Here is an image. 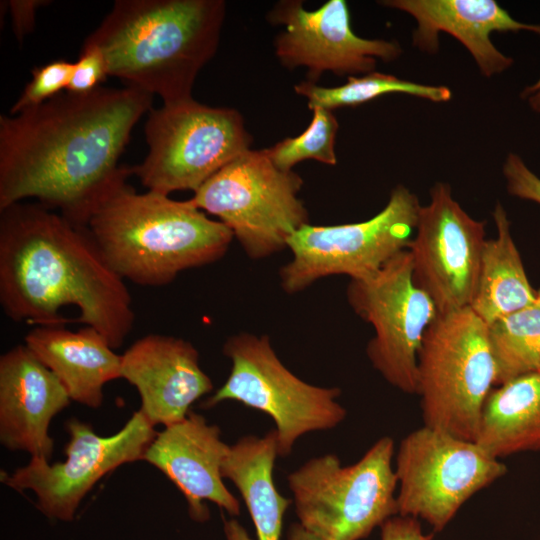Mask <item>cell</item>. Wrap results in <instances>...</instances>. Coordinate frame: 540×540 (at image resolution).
<instances>
[{
  "label": "cell",
  "mask_w": 540,
  "mask_h": 540,
  "mask_svg": "<svg viewBox=\"0 0 540 540\" xmlns=\"http://www.w3.org/2000/svg\"><path fill=\"white\" fill-rule=\"evenodd\" d=\"M153 96L100 86L62 92L15 115L0 116V210L34 198L86 226L97 202L125 172L119 159Z\"/></svg>",
  "instance_id": "6da1fadb"
},
{
  "label": "cell",
  "mask_w": 540,
  "mask_h": 540,
  "mask_svg": "<svg viewBox=\"0 0 540 540\" xmlns=\"http://www.w3.org/2000/svg\"><path fill=\"white\" fill-rule=\"evenodd\" d=\"M0 304L15 322L66 326L62 313L97 330L113 349L132 331L135 312L125 281L108 265L86 226L39 203L0 210Z\"/></svg>",
  "instance_id": "7a4b0ae2"
},
{
  "label": "cell",
  "mask_w": 540,
  "mask_h": 540,
  "mask_svg": "<svg viewBox=\"0 0 540 540\" xmlns=\"http://www.w3.org/2000/svg\"><path fill=\"white\" fill-rule=\"evenodd\" d=\"M128 166L95 205L86 227L108 265L125 281L160 287L179 273L214 263L227 252L232 232L190 199L137 193Z\"/></svg>",
  "instance_id": "3957f363"
},
{
  "label": "cell",
  "mask_w": 540,
  "mask_h": 540,
  "mask_svg": "<svg viewBox=\"0 0 540 540\" xmlns=\"http://www.w3.org/2000/svg\"><path fill=\"white\" fill-rule=\"evenodd\" d=\"M222 0H117L85 39L103 53L108 75L163 104L192 98L194 81L219 45Z\"/></svg>",
  "instance_id": "277c9868"
},
{
  "label": "cell",
  "mask_w": 540,
  "mask_h": 540,
  "mask_svg": "<svg viewBox=\"0 0 540 540\" xmlns=\"http://www.w3.org/2000/svg\"><path fill=\"white\" fill-rule=\"evenodd\" d=\"M394 441L378 439L354 464L325 454L292 471L288 486L299 524L320 540H361L398 515Z\"/></svg>",
  "instance_id": "5b68a950"
},
{
  "label": "cell",
  "mask_w": 540,
  "mask_h": 540,
  "mask_svg": "<svg viewBox=\"0 0 540 540\" xmlns=\"http://www.w3.org/2000/svg\"><path fill=\"white\" fill-rule=\"evenodd\" d=\"M496 380L487 325L470 307L438 313L418 354L424 425L475 441Z\"/></svg>",
  "instance_id": "8992f818"
},
{
  "label": "cell",
  "mask_w": 540,
  "mask_h": 540,
  "mask_svg": "<svg viewBox=\"0 0 540 540\" xmlns=\"http://www.w3.org/2000/svg\"><path fill=\"white\" fill-rule=\"evenodd\" d=\"M302 178L277 168L266 149H249L229 162L193 194L190 201L223 223L248 256L260 259L287 247V240L309 223L298 193Z\"/></svg>",
  "instance_id": "52a82bcc"
},
{
  "label": "cell",
  "mask_w": 540,
  "mask_h": 540,
  "mask_svg": "<svg viewBox=\"0 0 540 540\" xmlns=\"http://www.w3.org/2000/svg\"><path fill=\"white\" fill-rule=\"evenodd\" d=\"M148 153L131 167L148 191L168 195L195 192L211 176L245 151L252 137L241 114L189 98L148 112Z\"/></svg>",
  "instance_id": "ba28073f"
},
{
  "label": "cell",
  "mask_w": 540,
  "mask_h": 540,
  "mask_svg": "<svg viewBox=\"0 0 540 540\" xmlns=\"http://www.w3.org/2000/svg\"><path fill=\"white\" fill-rule=\"evenodd\" d=\"M223 353L232 362L230 374L202 408L233 400L267 414L276 426L278 456H288L304 434L332 429L345 419L337 401L341 390L298 378L278 358L268 336H230Z\"/></svg>",
  "instance_id": "9c48e42d"
},
{
  "label": "cell",
  "mask_w": 540,
  "mask_h": 540,
  "mask_svg": "<svg viewBox=\"0 0 540 540\" xmlns=\"http://www.w3.org/2000/svg\"><path fill=\"white\" fill-rule=\"evenodd\" d=\"M421 204L403 185L396 186L386 206L372 218L340 225L301 226L287 240L292 259L280 269L283 290L302 291L331 275L364 279L408 249Z\"/></svg>",
  "instance_id": "30bf717a"
},
{
  "label": "cell",
  "mask_w": 540,
  "mask_h": 540,
  "mask_svg": "<svg viewBox=\"0 0 540 540\" xmlns=\"http://www.w3.org/2000/svg\"><path fill=\"white\" fill-rule=\"evenodd\" d=\"M398 515L441 531L474 494L507 467L476 441L423 425L400 442L395 456Z\"/></svg>",
  "instance_id": "8fae6325"
},
{
  "label": "cell",
  "mask_w": 540,
  "mask_h": 540,
  "mask_svg": "<svg viewBox=\"0 0 540 540\" xmlns=\"http://www.w3.org/2000/svg\"><path fill=\"white\" fill-rule=\"evenodd\" d=\"M408 249L373 275L350 280L348 303L374 329L366 353L372 366L393 387L417 393L418 354L438 311L413 280Z\"/></svg>",
  "instance_id": "7c38bea8"
},
{
  "label": "cell",
  "mask_w": 540,
  "mask_h": 540,
  "mask_svg": "<svg viewBox=\"0 0 540 540\" xmlns=\"http://www.w3.org/2000/svg\"><path fill=\"white\" fill-rule=\"evenodd\" d=\"M69 442L66 460L51 464L40 457L13 473H4L2 482L23 492L32 490L37 507L49 517L71 521L83 498L106 474L117 467L143 460L157 435L154 426L138 410L116 434L104 437L88 423L72 418L66 422Z\"/></svg>",
  "instance_id": "4fadbf2b"
},
{
  "label": "cell",
  "mask_w": 540,
  "mask_h": 540,
  "mask_svg": "<svg viewBox=\"0 0 540 540\" xmlns=\"http://www.w3.org/2000/svg\"><path fill=\"white\" fill-rule=\"evenodd\" d=\"M486 240L485 222L459 205L447 183L436 182L428 204L421 206L408 250L413 280L438 313L470 306Z\"/></svg>",
  "instance_id": "5bb4252c"
},
{
  "label": "cell",
  "mask_w": 540,
  "mask_h": 540,
  "mask_svg": "<svg viewBox=\"0 0 540 540\" xmlns=\"http://www.w3.org/2000/svg\"><path fill=\"white\" fill-rule=\"evenodd\" d=\"M268 21L284 26L274 43L281 64L305 67L312 83L325 71L348 77L374 72L379 59L393 61L402 52L397 42L356 35L344 0H329L313 11L300 0H282L268 13Z\"/></svg>",
  "instance_id": "9a60e30c"
},
{
  "label": "cell",
  "mask_w": 540,
  "mask_h": 540,
  "mask_svg": "<svg viewBox=\"0 0 540 540\" xmlns=\"http://www.w3.org/2000/svg\"><path fill=\"white\" fill-rule=\"evenodd\" d=\"M229 446L221 439L217 425L208 424L202 415L190 411L183 420L157 432L143 460L179 489L190 517L204 522L209 519L205 501L215 503L232 516L240 514V503L227 489L221 474Z\"/></svg>",
  "instance_id": "2e32d148"
},
{
  "label": "cell",
  "mask_w": 540,
  "mask_h": 540,
  "mask_svg": "<svg viewBox=\"0 0 540 540\" xmlns=\"http://www.w3.org/2000/svg\"><path fill=\"white\" fill-rule=\"evenodd\" d=\"M121 378L135 386L139 411L153 426L183 420L190 406L213 390L192 343L163 334L145 335L121 355Z\"/></svg>",
  "instance_id": "e0dca14e"
},
{
  "label": "cell",
  "mask_w": 540,
  "mask_h": 540,
  "mask_svg": "<svg viewBox=\"0 0 540 540\" xmlns=\"http://www.w3.org/2000/svg\"><path fill=\"white\" fill-rule=\"evenodd\" d=\"M71 402L57 376L25 345L0 357V442L50 460L51 420Z\"/></svg>",
  "instance_id": "ac0fdd59"
},
{
  "label": "cell",
  "mask_w": 540,
  "mask_h": 540,
  "mask_svg": "<svg viewBox=\"0 0 540 540\" xmlns=\"http://www.w3.org/2000/svg\"><path fill=\"white\" fill-rule=\"evenodd\" d=\"M383 6L401 10L417 22L413 45L425 53L439 50V34L457 39L472 55L481 74L492 77L508 69L513 59L500 52L493 32L532 31L540 24L517 21L494 0H385Z\"/></svg>",
  "instance_id": "d6986e66"
},
{
  "label": "cell",
  "mask_w": 540,
  "mask_h": 540,
  "mask_svg": "<svg viewBox=\"0 0 540 540\" xmlns=\"http://www.w3.org/2000/svg\"><path fill=\"white\" fill-rule=\"evenodd\" d=\"M25 345L60 380L71 401L99 408L106 383L121 378V355L94 328L77 331L66 326H37Z\"/></svg>",
  "instance_id": "ffe728a7"
},
{
  "label": "cell",
  "mask_w": 540,
  "mask_h": 540,
  "mask_svg": "<svg viewBox=\"0 0 540 540\" xmlns=\"http://www.w3.org/2000/svg\"><path fill=\"white\" fill-rule=\"evenodd\" d=\"M278 457L275 429L263 437L247 435L229 446L221 474L238 489L256 530L257 540H280L290 500L275 487L273 469Z\"/></svg>",
  "instance_id": "44dd1931"
},
{
  "label": "cell",
  "mask_w": 540,
  "mask_h": 540,
  "mask_svg": "<svg viewBox=\"0 0 540 540\" xmlns=\"http://www.w3.org/2000/svg\"><path fill=\"white\" fill-rule=\"evenodd\" d=\"M500 459L540 450V373L507 381L489 393L475 440Z\"/></svg>",
  "instance_id": "7402d4cb"
},
{
  "label": "cell",
  "mask_w": 540,
  "mask_h": 540,
  "mask_svg": "<svg viewBox=\"0 0 540 540\" xmlns=\"http://www.w3.org/2000/svg\"><path fill=\"white\" fill-rule=\"evenodd\" d=\"M492 216L497 236L486 240L476 290L469 306L487 326L537 302V291L530 285L511 235L510 221L500 203L496 204Z\"/></svg>",
  "instance_id": "603a6c76"
},
{
  "label": "cell",
  "mask_w": 540,
  "mask_h": 540,
  "mask_svg": "<svg viewBox=\"0 0 540 540\" xmlns=\"http://www.w3.org/2000/svg\"><path fill=\"white\" fill-rule=\"evenodd\" d=\"M496 365V386L529 373H540V303L487 326Z\"/></svg>",
  "instance_id": "cb8c5ba5"
},
{
  "label": "cell",
  "mask_w": 540,
  "mask_h": 540,
  "mask_svg": "<svg viewBox=\"0 0 540 540\" xmlns=\"http://www.w3.org/2000/svg\"><path fill=\"white\" fill-rule=\"evenodd\" d=\"M294 90L307 99L311 110L320 107L331 111L356 106L390 93L408 94L432 102H447L452 97L447 86L411 82L375 71L360 77L350 76L346 83L338 87H321L305 81L295 85Z\"/></svg>",
  "instance_id": "d4e9b609"
},
{
  "label": "cell",
  "mask_w": 540,
  "mask_h": 540,
  "mask_svg": "<svg viewBox=\"0 0 540 540\" xmlns=\"http://www.w3.org/2000/svg\"><path fill=\"white\" fill-rule=\"evenodd\" d=\"M338 127V121L331 110L314 108L311 123L299 136L285 138L266 148V152L273 164L283 171H292L297 163L307 159L335 165Z\"/></svg>",
  "instance_id": "484cf974"
},
{
  "label": "cell",
  "mask_w": 540,
  "mask_h": 540,
  "mask_svg": "<svg viewBox=\"0 0 540 540\" xmlns=\"http://www.w3.org/2000/svg\"><path fill=\"white\" fill-rule=\"evenodd\" d=\"M73 71V63L65 59L49 61L31 71L32 79L10 108V115L39 106L66 90Z\"/></svg>",
  "instance_id": "4316f807"
},
{
  "label": "cell",
  "mask_w": 540,
  "mask_h": 540,
  "mask_svg": "<svg viewBox=\"0 0 540 540\" xmlns=\"http://www.w3.org/2000/svg\"><path fill=\"white\" fill-rule=\"evenodd\" d=\"M108 69L101 50L84 41L78 60L73 63V71L67 92L88 94L100 87L106 80Z\"/></svg>",
  "instance_id": "83f0119b"
},
{
  "label": "cell",
  "mask_w": 540,
  "mask_h": 540,
  "mask_svg": "<svg viewBox=\"0 0 540 540\" xmlns=\"http://www.w3.org/2000/svg\"><path fill=\"white\" fill-rule=\"evenodd\" d=\"M503 175L509 194L540 204V178L515 153H509L503 164Z\"/></svg>",
  "instance_id": "f1b7e54d"
},
{
  "label": "cell",
  "mask_w": 540,
  "mask_h": 540,
  "mask_svg": "<svg viewBox=\"0 0 540 540\" xmlns=\"http://www.w3.org/2000/svg\"><path fill=\"white\" fill-rule=\"evenodd\" d=\"M381 540H433V534H426L420 521L413 517L395 515L381 526Z\"/></svg>",
  "instance_id": "f546056e"
},
{
  "label": "cell",
  "mask_w": 540,
  "mask_h": 540,
  "mask_svg": "<svg viewBox=\"0 0 540 540\" xmlns=\"http://www.w3.org/2000/svg\"><path fill=\"white\" fill-rule=\"evenodd\" d=\"M8 3L13 32L19 43H22L23 39L34 29L38 8L49 1L11 0Z\"/></svg>",
  "instance_id": "4dcf8cb0"
},
{
  "label": "cell",
  "mask_w": 540,
  "mask_h": 540,
  "mask_svg": "<svg viewBox=\"0 0 540 540\" xmlns=\"http://www.w3.org/2000/svg\"><path fill=\"white\" fill-rule=\"evenodd\" d=\"M224 533L226 540H255L236 519L224 520Z\"/></svg>",
  "instance_id": "1f68e13d"
},
{
  "label": "cell",
  "mask_w": 540,
  "mask_h": 540,
  "mask_svg": "<svg viewBox=\"0 0 540 540\" xmlns=\"http://www.w3.org/2000/svg\"><path fill=\"white\" fill-rule=\"evenodd\" d=\"M521 98L526 100L534 111L540 113V78L534 84L524 88Z\"/></svg>",
  "instance_id": "d6a6232c"
},
{
  "label": "cell",
  "mask_w": 540,
  "mask_h": 540,
  "mask_svg": "<svg viewBox=\"0 0 540 540\" xmlns=\"http://www.w3.org/2000/svg\"><path fill=\"white\" fill-rule=\"evenodd\" d=\"M288 540H320L306 531L300 524H293L288 531Z\"/></svg>",
  "instance_id": "836d02e7"
},
{
  "label": "cell",
  "mask_w": 540,
  "mask_h": 540,
  "mask_svg": "<svg viewBox=\"0 0 540 540\" xmlns=\"http://www.w3.org/2000/svg\"><path fill=\"white\" fill-rule=\"evenodd\" d=\"M537 302L540 303V290H537Z\"/></svg>",
  "instance_id": "e575fe53"
}]
</instances>
